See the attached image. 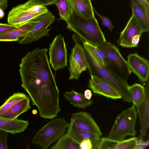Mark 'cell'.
<instances>
[{
  "label": "cell",
  "mask_w": 149,
  "mask_h": 149,
  "mask_svg": "<svg viewBox=\"0 0 149 149\" xmlns=\"http://www.w3.org/2000/svg\"><path fill=\"white\" fill-rule=\"evenodd\" d=\"M81 43L91 76L97 77L111 85L120 95L124 101L131 103L132 100L129 86L126 81L117 75L107 67L98 63L92 54Z\"/></svg>",
  "instance_id": "7a4b0ae2"
},
{
  "label": "cell",
  "mask_w": 149,
  "mask_h": 149,
  "mask_svg": "<svg viewBox=\"0 0 149 149\" xmlns=\"http://www.w3.org/2000/svg\"><path fill=\"white\" fill-rule=\"evenodd\" d=\"M67 128V133L77 142L79 143L82 140L89 139L92 143L93 149H98L100 139V136L99 135L92 132L78 129L71 120L68 124Z\"/></svg>",
  "instance_id": "2e32d148"
},
{
  "label": "cell",
  "mask_w": 149,
  "mask_h": 149,
  "mask_svg": "<svg viewBox=\"0 0 149 149\" xmlns=\"http://www.w3.org/2000/svg\"><path fill=\"white\" fill-rule=\"evenodd\" d=\"M141 28L132 14L124 29L120 32L118 40L119 45L126 48H132V39L136 35H142Z\"/></svg>",
  "instance_id": "5bb4252c"
},
{
  "label": "cell",
  "mask_w": 149,
  "mask_h": 149,
  "mask_svg": "<svg viewBox=\"0 0 149 149\" xmlns=\"http://www.w3.org/2000/svg\"><path fill=\"white\" fill-rule=\"evenodd\" d=\"M26 96L25 94L17 92L10 96L0 107V115L9 110L16 103Z\"/></svg>",
  "instance_id": "4316f807"
},
{
  "label": "cell",
  "mask_w": 149,
  "mask_h": 149,
  "mask_svg": "<svg viewBox=\"0 0 149 149\" xmlns=\"http://www.w3.org/2000/svg\"><path fill=\"white\" fill-rule=\"evenodd\" d=\"M55 17L50 10L36 17L34 23L29 31L24 37L19 40V43L24 45L37 41L45 36H49L48 29L54 21Z\"/></svg>",
  "instance_id": "ba28073f"
},
{
  "label": "cell",
  "mask_w": 149,
  "mask_h": 149,
  "mask_svg": "<svg viewBox=\"0 0 149 149\" xmlns=\"http://www.w3.org/2000/svg\"><path fill=\"white\" fill-rule=\"evenodd\" d=\"M84 96L87 99L91 100L92 94L91 91L89 89H87L84 91Z\"/></svg>",
  "instance_id": "74e56055"
},
{
  "label": "cell",
  "mask_w": 149,
  "mask_h": 149,
  "mask_svg": "<svg viewBox=\"0 0 149 149\" xmlns=\"http://www.w3.org/2000/svg\"><path fill=\"white\" fill-rule=\"evenodd\" d=\"M132 14L140 25L143 32L149 31V11L137 0H131Z\"/></svg>",
  "instance_id": "e0dca14e"
},
{
  "label": "cell",
  "mask_w": 149,
  "mask_h": 149,
  "mask_svg": "<svg viewBox=\"0 0 149 149\" xmlns=\"http://www.w3.org/2000/svg\"><path fill=\"white\" fill-rule=\"evenodd\" d=\"M138 139L132 137L119 141L116 149H134Z\"/></svg>",
  "instance_id": "f1b7e54d"
},
{
  "label": "cell",
  "mask_w": 149,
  "mask_h": 149,
  "mask_svg": "<svg viewBox=\"0 0 149 149\" xmlns=\"http://www.w3.org/2000/svg\"><path fill=\"white\" fill-rule=\"evenodd\" d=\"M94 12L101 19L102 24L104 27L108 29L111 32L114 28L112 22L108 18L103 16L99 13L93 7Z\"/></svg>",
  "instance_id": "f546056e"
},
{
  "label": "cell",
  "mask_w": 149,
  "mask_h": 149,
  "mask_svg": "<svg viewBox=\"0 0 149 149\" xmlns=\"http://www.w3.org/2000/svg\"><path fill=\"white\" fill-rule=\"evenodd\" d=\"M66 22L67 28L85 42L99 47L106 41L95 17L91 19L83 18L72 9Z\"/></svg>",
  "instance_id": "3957f363"
},
{
  "label": "cell",
  "mask_w": 149,
  "mask_h": 149,
  "mask_svg": "<svg viewBox=\"0 0 149 149\" xmlns=\"http://www.w3.org/2000/svg\"><path fill=\"white\" fill-rule=\"evenodd\" d=\"M93 145L91 141L89 139L82 140L79 144V149H93Z\"/></svg>",
  "instance_id": "1f68e13d"
},
{
  "label": "cell",
  "mask_w": 149,
  "mask_h": 149,
  "mask_svg": "<svg viewBox=\"0 0 149 149\" xmlns=\"http://www.w3.org/2000/svg\"><path fill=\"white\" fill-rule=\"evenodd\" d=\"M79 144L66 133L61 136L50 149H78Z\"/></svg>",
  "instance_id": "603a6c76"
},
{
  "label": "cell",
  "mask_w": 149,
  "mask_h": 149,
  "mask_svg": "<svg viewBox=\"0 0 149 149\" xmlns=\"http://www.w3.org/2000/svg\"><path fill=\"white\" fill-rule=\"evenodd\" d=\"M137 118L136 107L134 104L123 110L116 117L108 137L121 141L129 136H135V126Z\"/></svg>",
  "instance_id": "277c9868"
},
{
  "label": "cell",
  "mask_w": 149,
  "mask_h": 149,
  "mask_svg": "<svg viewBox=\"0 0 149 149\" xmlns=\"http://www.w3.org/2000/svg\"><path fill=\"white\" fill-rule=\"evenodd\" d=\"M141 36L138 34L136 35L132 38V39L131 42L133 47H138L140 38Z\"/></svg>",
  "instance_id": "d590c367"
},
{
  "label": "cell",
  "mask_w": 149,
  "mask_h": 149,
  "mask_svg": "<svg viewBox=\"0 0 149 149\" xmlns=\"http://www.w3.org/2000/svg\"><path fill=\"white\" fill-rule=\"evenodd\" d=\"M36 18L13 30L0 35V41L19 40L20 38L24 37L29 31L34 23Z\"/></svg>",
  "instance_id": "ac0fdd59"
},
{
  "label": "cell",
  "mask_w": 149,
  "mask_h": 149,
  "mask_svg": "<svg viewBox=\"0 0 149 149\" xmlns=\"http://www.w3.org/2000/svg\"><path fill=\"white\" fill-rule=\"evenodd\" d=\"M139 2L143 4L146 8L149 11V3H148L146 0H137Z\"/></svg>",
  "instance_id": "f35d334b"
},
{
  "label": "cell",
  "mask_w": 149,
  "mask_h": 149,
  "mask_svg": "<svg viewBox=\"0 0 149 149\" xmlns=\"http://www.w3.org/2000/svg\"><path fill=\"white\" fill-rule=\"evenodd\" d=\"M145 87V96L143 101L135 106L139 117L140 125L139 139H143L147 132L149 126V79Z\"/></svg>",
  "instance_id": "9a60e30c"
},
{
  "label": "cell",
  "mask_w": 149,
  "mask_h": 149,
  "mask_svg": "<svg viewBox=\"0 0 149 149\" xmlns=\"http://www.w3.org/2000/svg\"><path fill=\"white\" fill-rule=\"evenodd\" d=\"M8 8L7 0H0V9L6 10Z\"/></svg>",
  "instance_id": "8d00e7d4"
},
{
  "label": "cell",
  "mask_w": 149,
  "mask_h": 149,
  "mask_svg": "<svg viewBox=\"0 0 149 149\" xmlns=\"http://www.w3.org/2000/svg\"><path fill=\"white\" fill-rule=\"evenodd\" d=\"M49 63L56 71L67 66V52L64 38L61 35H57L49 45Z\"/></svg>",
  "instance_id": "30bf717a"
},
{
  "label": "cell",
  "mask_w": 149,
  "mask_h": 149,
  "mask_svg": "<svg viewBox=\"0 0 149 149\" xmlns=\"http://www.w3.org/2000/svg\"><path fill=\"white\" fill-rule=\"evenodd\" d=\"M72 9L80 17L86 19L95 17L91 0H70Z\"/></svg>",
  "instance_id": "ffe728a7"
},
{
  "label": "cell",
  "mask_w": 149,
  "mask_h": 149,
  "mask_svg": "<svg viewBox=\"0 0 149 149\" xmlns=\"http://www.w3.org/2000/svg\"><path fill=\"white\" fill-rule=\"evenodd\" d=\"M68 123L64 117L54 119L45 125L33 137L32 143L47 149L65 132Z\"/></svg>",
  "instance_id": "8992f818"
},
{
  "label": "cell",
  "mask_w": 149,
  "mask_h": 149,
  "mask_svg": "<svg viewBox=\"0 0 149 149\" xmlns=\"http://www.w3.org/2000/svg\"><path fill=\"white\" fill-rule=\"evenodd\" d=\"M119 141L107 137L100 138L98 149H116Z\"/></svg>",
  "instance_id": "83f0119b"
},
{
  "label": "cell",
  "mask_w": 149,
  "mask_h": 149,
  "mask_svg": "<svg viewBox=\"0 0 149 149\" xmlns=\"http://www.w3.org/2000/svg\"><path fill=\"white\" fill-rule=\"evenodd\" d=\"M28 120L10 119L0 116V129L13 134L24 132L29 125Z\"/></svg>",
  "instance_id": "d6986e66"
},
{
  "label": "cell",
  "mask_w": 149,
  "mask_h": 149,
  "mask_svg": "<svg viewBox=\"0 0 149 149\" xmlns=\"http://www.w3.org/2000/svg\"><path fill=\"white\" fill-rule=\"evenodd\" d=\"M127 61L131 72L135 74L141 82H146L149 79L148 60L135 53L129 55Z\"/></svg>",
  "instance_id": "8fae6325"
},
{
  "label": "cell",
  "mask_w": 149,
  "mask_h": 149,
  "mask_svg": "<svg viewBox=\"0 0 149 149\" xmlns=\"http://www.w3.org/2000/svg\"><path fill=\"white\" fill-rule=\"evenodd\" d=\"M48 10L45 6L34 0H29L13 8L8 13L7 22L10 25L18 26Z\"/></svg>",
  "instance_id": "5b68a950"
},
{
  "label": "cell",
  "mask_w": 149,
  "mask_h": 149,
  "mask_svg": "<svg viewBox=\"0 0 149 149\" xmlns=\"http://www.w3.org/2000/svg\"><path fill=\"white\" fill-rule=\"evenodd\" d=\"M84 46L93 56L99 64L107 67L105 55L99 47L92 45L82 40Z\"/></svg>",
  "instance_id": "484cf974"
},
{
  "label": "cell",
  "mask_w": 149,
  "mask_h": 149,
  "mask_svg": "<svg viewBox=\"0 0 149 149\" xmlns=\"http://www.w3.org/2000/svg\"><path fill=\"white\" fill-rule=\"evenodd\" d=\"M4 15V13L3 10L0 9V19L3 18Z\"/></svg>",
  "instance_id": "ab89813d"
},
{
  "label": "cell",
  "mask_w": 149,
  "mask_h": 149,
  "mask_svg": "<svg viewBox=\"0 0 149 149\" xmlns=\"http://www.w3.org/2000/svg\"><path fill=\"white\" fill-rule=\"evenodd\" d=\"M88 87L95 94L113 100L121 98L120 95L111 85L97 77L91 76Z\"/></svg>",
  "instance_id": "4fadbf2b"
},
{
  "label": "cell",
  "mask_w": 149,
  "mask_h": 149,
  "mask_svg": "<svg viewBox=\"0 0 149 149\" xmlns=\"http://www.w3.org/2000/svg\"><path fill=\"white\" fill-rule=\"evenodd\" d=\"M147 2L149 3V0H146Z\"/></svg>",
  "instance_id": "60d3db41"
},
{
  "label": "cell",
  "mask_w": 149,
  "mask_h": 149,
  "mask_svg": "<svg viewBox=\"0 0 149 149\" xmlns=\"http://www.w3.org/2000/svg\"><path fill=\"white\" fill-rule=\"evenodd\" d=\"M54 4L59 11L60 20L66 22L72 13V9L70 0H56Z\"/></svg>",
  "instance_id": "d4e9b609"
},
{
  "label": "cell",
  "mask_w": 149,
  "mask_h": 149,
  "mask_svg": "<svg viewBox=\"0 0 149 149\" xmlns=\"http://www.w3.org/2000/svg\"><path fill=\"white\" fill-rule=\"evenodd\" d=\"M99 47L105 55L107 68L121 79L127 81L131 72L127 61L123 57L118 47L107 41Z\"/></svg>",
  "instance_id": "52a82bcc"
},
{
  "label": "cell",
  "mask_w": 149,
  "mask_h": 149,
  "mask_svg": "<svg viewBox=\"0 0 149 149\" xmlns=\"http://www.w3.org/2000/svg\"><path fill=\"white\" fill-rule=\"evenodd\" d=\"M75 45L72 49L70 57L69 80L78 79L81 73L88 69V65L82 48L81 38L74 33L72 36Z\"/></svg>",
  "instance_id": "9c48e42d"
},
{
  "label": "cell",
  "mask_w": 149,
  "mask_h": 149,
  "mask_svg": "<svg viewBox=\"0 0 149 149\" xmlns=\"http://www.w3.org/2000/svg\"><path fill=\"white\" fill-rule=\"evenodd\" d=\"M8 132L0 129V149H7V137Z\"/></svg>",
  "instance_id": "4dcf8cb0"
},
{
  "label": "cell",
  "mask_w": 149,
  "mask_h": 149,
  "mask_svg": "<svg viewBox=\"0 0 149 149\" xmlns=\"http://www.w3.org/2000/svg\"><path fill=\"white\" fill-rule=\"evenodd\" d=\"M47 48H36L21 59L19 72L22 87L28 94L40 116L53 119L60 112V92L51 70Z\"/></svg>",
  "instance_id": "6da1fadb"
},
{
  "label": "cell",
  "mask_w": 149,
  "mask_h": 149,
  "mask_svg": "<svg viewBox=\"0 0 149 149\" xmlns=\"http://www.w3.org/2000/svg\"><path fill=\"white\" fill-rule=\"evenodd\" d=\"M70 120L79 130L92 132L100 136L102 135L100 128L88 112L82 111L73 113Z\"/></svg>",
  "instance_id": "7c38bea8"
},
{
  "label": "cell",
  "mask_w": 149,
  "mask_h": 149,
  "mask_svg": "<svg viewBox=\"0 0 149 149\" xmlns=\"http://www.w3.org/2000/svg\"><path fill=\"white\" fill-rule=\"evenodd\" d=\"M35 1L45 6L54 3L56 0H34Z\"/></svg>",
  "instance_id": "e575fe53"
},
{
  "label": "cell",
  "mask_w": 149,
  "mask_h": 149,
  "mask_svg": "<svg viewBox=\"0 0 149 149\" xmlns=\"http://www.w3.org/2000/svg\"><path fill=\"white\" fill-rule=\"evenodd\" d=\"M149 145V141L148 140L144 141L143 139H138L134 149H146L148 146Z\"/></svg>",
  "instance_id": "836d02e7"
},
{
  "label": "cell",
  "mask_w": 149,
  "mask_h": 149,
  "mask_svg": "<svg viewBox=\"0 0 149 149\" xmlns=\"http://www.w3.org/2000/svg\"><path fill=\"white\" fill-rule=\"evenodd\" d=\"M17 27L10 25L8 24L0 23V35L13 30Z\"/></svg>",
  "instance_id": "d6a6232c"
},
{
  "label": "cell",
  "mask_w": 149,
  "mask_h": 149,
  "mask_svg": "<svg viewBox=\"0 0 149 149\" xmlns=\"http://www.w3.org/2000/svg\"><path fill=\"white\" fill-rule=\"evenodd\" d=\"M65 99L74 106L82 109L87 108L93 103L91 100L87 99L81 93L73 90L70 91H66L63 94Z\"/></svg>",
  "instance_id": "7402d4cb"
},
{
  "label": "cell",
  "mask_w": 149,
  "mask_h": 149,
  "mask_svg": "<svg viewBox=\"0 0 149 149\" xmlns=\"http://www.w3.org/2000/svg\"><path fill=\"white\" fill-rule=\"evenodd\" d=\"M30 109V99L26 95L9 110L0 115V116L8 119H15L19 115L27 111Z\"/></svg>",
  "instance_id": "44dd1931"
},
{
  "label": "cell",
  "mask_w": 149,
  "mask_h": 149,
  "mask_svg": "<svg viewBox=\"0 0 149 149\" xmlns=\"http://www.w3.org/2000/svg\"><path fill=\"white\" fill-rule=\"evenodd\" d=\"M132 102L135 106L140 104L143 101L145 96V89L141 84H134L129 86Z\"/></svg>",
  "instance_id": "cb8c5ba5"
}]
</instances>
